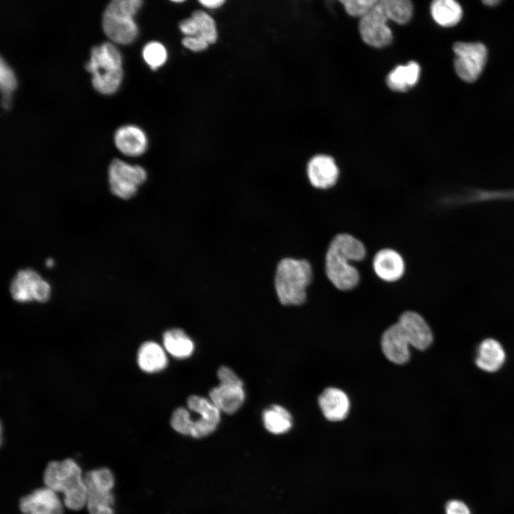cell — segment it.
I'll return each instance as SVG.
<instances>
[{
    "instance_id": "obj_28",
    "label": "cell",
    "mask_w": 514,
    "mask_h": 514,
    "mask_svg": "<svg viewBox=\"0 0 514 514\" xmlns=\"http://www.w3.org/2000/svg\"><path fill=\"white\" fill-rule=\"evenodd\" d=\"M16 86V79L12 69L2 58L0 60V88L2 93V106L8 109L10 106L11 92Z\"/></svg>"
},
{
    "instance_id": "obj_23",
    "label": "cell",
    "mask_w": 514,
    "mask_h": 514,
    "mask_svg": "<svg viewBox=\"0 0 514 514\" xmlns=\"http://www.w3.org/2000/svg\"><path fill=\"white\" fill-rule=\"evenodd\" d=\"M163 343L166 351L176 358H186L194 350L193 341L180 328L166 331L163 336Z\"/></svg>"
},
{
    "instance_id": "obj_6",
    "label": "cell",
    "mask_w": 514,
    "mask_h": 514,
    "mask_svg": "<svg viewBox=\"0 0 514 514\" xmlns=\"http://www.w3.org/2000/svg\"><path fill=\"white\" fill-rule=\"evenodd\" d=\"M346 252L328 243L323 257V268L328 280L337 289L346 291L356 287L361 273Z\"/></svg>"
},
{
    "instance_id": "obj_22",
    "label": "cell",
    "mask_w": 514,
    "mask_h": 514,
    "mask_svg": "<svg viewBox=\"0 0 514 514\" xmlns=\"http://www.w3.org/2000/svg\"><path fill=\"white\" fill-rule=\"evenodd\" d=\"M420 74V67L417 62L398 66L388 75L387 85L393 91H405L417 84Z\"/></svg>"
},
{
    "instance_id": "obj_27",
    "label": "cell",
    "mask_w": 514,
    "mask_h": 514,
    "mask_svg": "<svg viewBox=\"0 0 514 514\" xmlns=\"http://www.w3.org/2000/svg\"><path fill=\"white\" fill-rule=\"evenodd\" d=\"M191 17L195 22L196 35L206 41L208 44L215 43L217 40L218 32L214 19L208 13L203 11H194Z\"/></svg>"
},
{
    "instance_id": "obj_8",
    "label": "cell",
    "mask_w": 514,
    "mask_h": 514,
    "mask_svg": "<svg viewBox=\"0 0 514 514\" xmlns=\"http://www.w3.org/2000/svg\"><path fill=\"white\" fill-rule=\"evenodd\" d=\"M220 385L209 393L211 402L227 414L236 413L245 400L243 382L230 368L221 366L218 371Z\"/></svg>"
},
{
    "instance_id": "obj_5",
    "label": "cell",
    "mask_w": 514,
    "mask_h": 514,
    "mask_svg": "<svg viewBox=\"0 0 514 514\" xmlns=\"http://www.w3.org/2000/svg\"><path fill=\"white\" fill-rule=\"evenodd\" d=\"M87 488L86 505L89 514H114L112 490L115 480L107 468L93 469L84 475Z\"/></svg>"
},
{
    "instance_id": "obj_21",
    "label": "cell",
    "mask_w": 514,
    "mask_h": 514,
    "mask_svg": "<svg viewBox=\"0 0 514 514\" xmlns=\"http://www.w3.org/2000/svg\"><path fill=\"white\" fill-rule=\"evenodd\" d=\"M139 368L146 373H155L163 370L168 363L166 354L163 348L156 342L143 343L137 353Z\"/></svg>"
},
{
    "instance_id": "obj_32",
    "label": "cell",
    "mask_w": 514,
    "mask_h": 514,
    "mask_svg": "<svg viewBox=\"0 0 514 514\" xmlns=\"http://www.w3.org/2000/svg\"><path fill=\"white\" fill-rule=\"evenodd\" d=\"M446 514H470L467 505L459 500H451L445 504Z\"/></svg>"
},
{
    "instance_id": "obj_29",
    "label": "cell",
    "mask_w": 514,
    "mask_h": 514,
    "mask_svg": "<svg viewBox=\"0 0 514 514\" xmlns=\"http://www.w3.org/2000/svg\"><path fill=\"white\" fill-rule=\"evenodd\" d=\"M144 61L152 69H156L165 64L167 51L165 46L157 41H151L146 44L142 51Z\"/></svg>"
},
{
    "instance_id": "obj_35",
    "label": "cell",
    "mask_w": 514,
    "mask_h": 514,
    "mask_svg": "<svg viewBox=\"0 0 514 514\" xmlns=\"http://www.w3.org/2000/svg\"><path fill=\"white\" fill-rule=\"evenodd\" d=\"M183 1H173L175 3H182Z\"/></svg>"
},
{
    "instance_id": "obj_4",
    "label": "cell",
    "mask_w": 514,
    "mask_h": 514,
    "mask_svg": "<svg viewBox=\"0 0 514 514\" xmlns=\"http://www.w3.org/2000/svg\"><path fill=\"white\" fill-rule=\"evenodd\" d=\"M188 408L200 414L196 420L191 418L188 410L177 408L171 417V426L179 433L194 438L205 437L213 432L221 420V411L210 399L191 395L187 400Z\"/></svg>"
},
{
    "instance_id": "obj_18",
    "label": "cell",
    "mask_w": 514,
    "mask_h": 514,
    "mask_svg": "<svg viewBox=\"0 0 514 514\" xmlns=\"http://www.w3.org/2000/svg\"><path fill=\"white\" fill-rule=\"evenodd\" d=\"M474 361L480 371L489 373H496L506 361V352L499 341L486 338L478 344Z\"/></svg>"
},
{
    "instance_id": "obj_11",
    "label": "cell",
    "mask_w": 514,
    "mask_h": 514,
    "mask_svg": "<svg viewBox=\"0 0 514 514\" xmlns=\"http://www.w3.org/2000/svg\"><path fill=\"white\" fill-rule=\"evenodd\" d=\"M388 19L381 1L362 18L359 31L363 41L375 48H383L392 41L393 34L387 24Z\"/></svg>"
},
{
    "instance_id": "obj_10",
    "label": "cell",
    "mask_w": 514,
    "mask_h": 514,
    "mask_svg": "<svg viewBox=\"0 0 514 514\" xmlns=\"http://www.w3.org/2000/svg\"><path fill=\"white\" fill-rule=\"evenodd\" d=\"M12 298L20 303L36 301L46 302L51 296V286L38 272L31 268L21 269L12 278L9 287Z\"/></svg>"
},
{
    "instance_id": "obj_15",
    "label": "cell",
    "mask_w": 514,
    "mask_h": 514,
    "mask_svg": "<svg viewBox=\"0 0 514 514\" xmlns=\"http://www.w3.org/2000/svg\"><path fill=\"white\" fill-rule=\"evenodd\" d=\"M102 25L106 36L119 44H129L138 34V28L133 16L108 7L103 15Z\"/></svg>"
},
{
    "instance_id": "obj_31",
    "label": "cell",
    "mask_w": 514,
    "mask_h": 514,
    "mask_svg": "<svg viewBox=\"0 0 514 514\" xmlns=\"http://www.w3.org/2000/svg\"><path fill=\"white\" fill-rule=\"evenodd\" d=\"M182 44L184 47L194 52L204 51L209 45L206 41L196 36H185L182 39Z\"/></svg>"
},
{
    "instance_id": "obj_12",
    "label": "cell",
    "mask_w": 514,
    "mask_h": 514,
    "mask_svg": "<svg viewBox=\"0 0 514 514\" xmlns=\"http://www.w3.org/2000/svg\"><path fill=\"white\" fill-rule=\"evenodd\" d=\"M340 168L331 155L318 153L307 162L306 176L309 185L318 191H328L335 187L340 179Z\"/></svg>"
},
{
    "instance_id": "obj_16",
    "label": "cell",
    "mask_w": 514,
    "mask_h": 514,
    "mask_svg": "<svg viewBox=\"0 0 514 514\" xmlns=\"http://www.w3.org/2000/svg\"><path fill=\"white\" fill-rule=\"evenodd\" d=\"M398 322L413 348L425 351L433 343L432 330L425 320L417 312L408 311L403 313Z\"/></svg>"
},
{
    "instance_id": "obj_26",
    "label": "cell",
    "mask_w": 514,
    "mask_h": 514,
    "mask_svg": "<svg viewBox=\"0 0 514 514\" xmlns=\"http://www.w3.org/2000/svg\"><path fill=\"white\" fill-rule=\"evenodd\" d=\"M388 19L399 24L408 23L413 14V4L408 0H381Z\"/></svg>"
},
{
    "instance_id": "obj_3",
    "label": "cell",
    "mask_w": 514,
    "mask_h": 514,
    "mask_svg": "<svg viewBox=\"0 0 514 514\" xmlns=\"http://www.w3.org/2000/svg\"><path fill=\"white\" fill-rule=\"evenodd\" d=\"M85 68L92 74V84L97 91L111 94L120 86L123 77L121 56L112 44L105 42L93 47Z\"/></svg>"
},
{
    "instance_id": "obj_14",
    "label": "cell",
    "mask_w": 514,
    "mask_h": 514,
    "mask_svg": "<svg viewBox=\"0 0 514 514\" xmlns=\"http://www.w3.org/2000/svg\"><path fill=\"white\" fill-rule=\"evenodd\" d=\"M63 504L57 493L45 486L23 496L19 508L24 514H64Z\"/></svg>"
},
{
    "instance_id": "obj_24",
    "label": "cell",
    "mask_w": 514,
    "mask_h": 514,
    "mask_svg": "<svg viewBox=\"0 0 514 514\" xmlns=\"http://www.w3.org/2000/svg\"><path fill=\"white\" fill-rule=\"evenodd\" d=\"M433 19L440 26L450 27L461 19L463 10L460 5L453 0H436L430 5Z\"/></svg>"
},
{
    "instance_id": "obj_7",
    "label": "cell",
    "mask_w": 514,
    "mask_h": 514,
    "mask_svg": "<svg viewBox=\"0 0 514 514\" xmlns=\"http://www.w3.org/2000/svg\"><path fill=\"white\" fill-rule=\"evenodd\" d=\"M146 170L139 165H131L121 159H113L108 168L110 191L119 198L128 200L135 196L139 186L147 180Z\"/></svg>"
},
{
    "instance_id": "obj_33",
    "label": "cell",
    "mask_w": 514,
    "mask_h": 514,
    "mask_svg": "<svg viewBox=\"0 0 514 514\" xmlns=\"http://www.w3.org/2000/svg\"><path fill=\"white\" fill-rule=\"evenodd\" d=\"M199 3L202 4L204 7L209 9H216L219 7H221L224 3L225 1L222 0H201L199 1Z\"/></svg>"
},
{
    "instance_id": "obj_25",
    "label": "cell",
    "mask_w": 514,
    "mask_h": 514,
    "mask_svg": "<svg viewBox=\"0 0 514 514\" xmlns=\"http://www.w3.org/2000/svg\"><path fill=\"white\" fill-rule=\"evenodd\" d=\"M265 428L273 434H282L288 431L292 426V416L285 408L272 405L263 413Z\"/></svg>"
},
{
    "instance_id": "obj_2",
    "label": "cell",
    "mask_w": 514,
    "mask_h": 514,
    "mask_svg": "<svg viewBox=\"0 0 514 514\" xmlns=\"http://www.w3.org/2000/svg\"><path fill=\"white\" fill-rule=\"evenodd\" d=\"M45 486L64 494V505L72 510L86 505L87 488L81 467L71 458L49 462L44 473Z\"/></svg>"
},
{
    "instance_id": "obj_17",
    "label": "cell",
    "mask_w": 514,
    "mask_h": 514,
    "mask_svg": "<svg viewBox=\"0 0 514 514\" xmlns=\"http://www.w3.org/2000/svg\"><path fill=\"white\" fill-rule=\"evenodd\" d=\"M410 341L400 325L397 322L383 333L381 339L382 351L385 356L396 364H403L410 359Z\"/></svg>"
},
{
    "instance_id": "obj_9",
    "label": "cell",
    "mask_w": 514,
    "mask_h": 514,
    "mask_svg": "<svg viewBox=\"0 0 514 514\" xmlns=\"http://www.w3.org/2000/svg\"><path fill=\"white\" fill-rule=\"evenodd\" d=\"M454 68L466 82H474L481 74L487 60V49L480 42H456L453 45Z\"/></svg>"
},
{
    "instance_id": "obj_13",
    "label": "cell",
    "mask_w": 514,
    "mask_h": 514,
    "mask_svg": "<svg viewBox=\"0 0 514 514\" xmlns=\"http://www.w3.org/2000/svg\"><path fill=\"white\" fill-rule=\"evenodd\" d=\"M371 268L379 279L386 283H393L405 275L406 262L399 251L386 246L375 252L371 260Z\"/></svg>"
},
{
    "instance_id": "obj_30",
    "label": "cell",
    "mask_w": 514,
    "mask_h": 514,
    "mask_svg": "<svg viewBox=\"0 0 514 514\" xmlns=\"http://www.w3.org/2000/svg\"><path fill=\"white\" fill-rule=\"evenodd\" d=\"M376 0H346L341 1L346 11L351 16L362 18L377 3Z\"/></svg>"
},
{
    "instance_id": "obj_19",
    "label": "cell",
    "mask_w": 514,
    "mask_h": 514,
    "mask_svg": "<svg viewBox=\"0 0 514 514\" xmlns=\"http://www.w3.org/2000/svg\"><path fill=\"white\" fill-rule=\"evenodd\" d=\"M114 143L119 151L128 156H141L148 148L145 133L133 125L119 128L114 134Z\"/></svg>"
},
{
    "instance_id": "obj_1",
    "label": "cell",
    "mask_w": 514,
    "mask_h": 514,
    "mask_svg": "<svg viewBox=\"0 0 514 514\" xmlns=\"http://www.w3.org/2000/svg\"><path fill=\"white\" fill-rule=\"evenodd\" d=\"M313 278V267L307 258L284 256L276 263L274 288L280 303L298 306L307 298V288Z\"/></svg>"
},
{
    "instance_id": "obj_34",
    "label": "cell",
    "mask_w": 514,
    "mask_h": 514,
    "mask_svg": "<svg viewBox=\"0 0 514 514\" xmlns=\"http://www.w3.org/2000/svg\"><path fill=\"white\" fill-rule=\"evenodd\" d=\"M500 1H495V0H489V1H484L483 3L486 4L487 6H495L498 4Z\"/></svg>"
},
{
    "instance_id": "obj_20",
    "label": "cell",
    "mask_w": 514,
    "mask_h": 514,
    "mask_svg": "<svg viewBox=\"0 0 514 514\" xmlns=\"http://www.w3.org/2000/svg\"><path fill=\"white\" fill-rule=\"evenodd\" d=\"M319 407L324 417L330 421H341L349 412L350 401L342 390L336 388L325 389L318 398Z\"/></svg>"
}]
</instances>
